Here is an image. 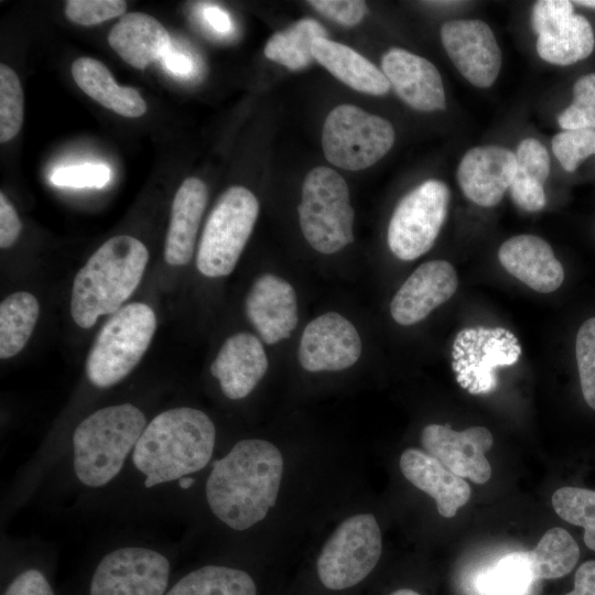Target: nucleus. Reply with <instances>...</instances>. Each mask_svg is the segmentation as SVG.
<instances>
[{"mask_svg":"<svg viewBox=\"0 0 595 595\" xmlns=\"http://www.w3.org/2000/svg\"><path fill=\"white\" fill-rule=\"evenodd\" d=\"M283 469L282 453L273 443L238 441L213 463L205 484L209 510L235 531L255 527L277 504Z\"/></svg>","mask_w":595,"mask_h":595,"instance_id":"f257e3e1","label":"nucleus"},{"mask_svg":"<svg viewBox=\"0 0 595 595\" xmlns=\"http://www.w3.org/2000/svg\"><path fill=\"white\" fill-rule=\"evenodd\" d=\"M216 428L202 410L176 407L149 421L131 464L147 488L170 484L204 469L213 457Z\"/></svg>","mask_w":595,"mask_h":595,"instance_id":"f03ea898","label":"nucleus"},{"mask_svg":"<svg viewBox=\"0 0 595 595\" xmlns=\"http://www.w3.org/2000/svg\"><path fill=\"white\" fill-rule=\"evenodd\" d=\"M148 260V249L132 236L105 241L75 275L71 298L74 322L87 329L99 316L120 310L139 285Z\"/></svg>","mask_w":595,"mask_h":595,"instance_id":"7ed1b4c3","label":"nucleus"},{"mask_svg":"<svg viewBox=\"0 0 595 595\" xmlns=\"http://www.w3.org/2000/svg\"><path fill=\"white\" fill-rule=\"evenodd\" d=\"M147 423L144 413L128 402L104 407L83 419L72 437L77 482L89 489L110 485L131 459Z\"/></svg>","mask_w":595,"mask_h":595,"instance_id":"20e7f679","label":"nucleus"},{"mask_svg":"<svg viewBox=\"0 0 595 595\" xmlns=\"http://www.w3.org/2000/svg\"><path fill=\"white\" fill-rule=\"evenodd\" d=\"M155 328V314L144 303H129L111 314L86 359L90 383L105 389L125 379L145 354Z\"/></svg>","mask_w":595,"mask_h":595,"instance_id":"39448f33","label":"nucleus"},{"mask_svg":"<svg viewBox=\"0 0 595 595\" xmlns=\"http://www.w3.org/2000/svg\"><path fill=\"white\" fill-rule=\"evenodd\" d=\"M298 214L304 238L321 253H335L354 240L347 183L327 166L314 167L304 178Z\"/></svg>","mask_w":595,"mask_h":595,"instance_id":"423d86ee","label":"nucleus"},{"mask_svg":"<svg viewBox=\"0 0 595 595\" xmlns=\"http://www.w3.org/2000/svg\"><path fill=\"white\" fill-rule=\"evenodd\" d=\"M259 203L244 186H231L218 198L205 223L196 255L198 271L209 278L235 269L253 230Z\"/></svg>","mask_w":595,"mask_h":595,"instance_id":"0eeeda50","label":"nucleus"},{"mask_svg":"<svg viewBox=\"0 0 595 595\" xmlns=\"http://www.w3.org/2000/svg\"><path fill=\"white\" fill-rule=\"evenodd\" d=\"M381 553L382 536L376 517L353 515L324 543L316 562L318 578L328 589L353 587L371 573Z\"/></svg>","mask_w":595,"mask_h":595,"instance_id":"6e6552de","label":"nucleus"},{"mask_svg":"<svg viewBox=\"0 0 595 595\" xmlns=\"http://www.w3.org/2000/svg\"><path fill=\"white\" fill-rule=\"evenodd\" d=\"M394 142L391 123L354 105L329 111L322 131V148L328 162L344 170L367 169L381 160Z\"/></svg>","mask_w":595,"mask_h":595,"instance_id":"1a4fd4ad","label":"nucleus"},{"mask_svg":"<svg viewBox=\"0 0 595 595\" xmlns=\"http://www.w3.org/2000/svg\"><path fill=\"white\" fill-rule=\"evenodd\" d=\"M173 563L162 551L123 545L106 552L94 565L84 595H165Z\"/></svg>","mask_w":595,"mask_h":595,"instance_id":"9d476101","label":"nucleus"},{"mask_svg":"<svg viewBox=\"0 0 595 595\" xmlns=\"http://www.w3.org/2000/svg\"><path fill=\"white\" fill-rule=\"evenodd\" d=\"M450 190L439 180H428L398 203L388 227V246L399 259L410 261L434 245L447 215Z\"/></svg>","mask_w":595,"mask_h":595,"instance_id":"9b49d317","label":"nucleus"},{"mask_svg":"<svg viewBox=\"0 0 595 595\" xmlns=\"http://www.w3.org/2000/svg\"><path fill=\"white\" fill-rule=\"evenodd\" d=\"M521 347L504 327H467L457 333L452 347V367L458 383L473 394L488 393L497 386L495 370L516 364Z\"/></svg>","mask_w":595,"mask_h":595,"instance_id":"f8f14e48","label":"nucleus"},{"mask_svg":"<svg viewBox=\"0 0 595 595\" xmlns=\"http://www.w3.org/2000/svg\"><path fill=\"white\" fill-rule=\"evenodd\" d=\"M441 40L452 63L470 84L487 88L495 83L501 67V51L486 22L447 21L441 28Z\"/></svg>","mask_w":595,"mask_h":595,"instance_id":"ddd939ff","label":"nucleus"},{"mask_svg":"<svg viewBox=\"0 0 595 595\" xmlns=\"http://www.w3.org/2000/svg\"><path fill=\"white\" fill-rule=\"evenodd\" d=\"M361 339L354 324L336 312L322 314L304 328L298 349L299 363L310 372L339 371L355 365Z\"/></svg>","mask_w":595,"mask_h":595,"instance_id":"4468645a","label":"nucleus"},{"mask_svg":"<svg viewBox=\"0 0 595 595\" xmlns=\"http://www.w3.org/2000/svg\"><path fill=\"white\" fill-rule=\"evenodd\" d=\"M421 444L429 455L462 478L485 484L491 476L485 453L491 448L494 439L484 426L455 431L448 425L429 424L422 430Z\"/></svg>","mask_w":595,"mask_h":595,"instance_id":"2eb2a0df","label":"nucleus"},{"mask_svg":"<svg viewBox=\"0 0 595 595\" xmlns=\"http://www.w3.org/2000/svg\"><path fill=\"white\" fill-rule=\"evenodd\" d=\"M245 311L260 338L269 345L290 337L299 322L293 286L272 273L256 279L247 293Z\"/></svg>","mask_w":595,"mask_h":595,"instance_id":"dca6fc26","label":"nucleus"},{"mask_svg":"<svg viewBox=\"0 0 595 595\" xmlns=\"http://www.w3.org/2000/svg\"><path fill=\"white\" fill-rule=\"evenodd\" d=\"M458 285L453 266L432 260L419 266L397 291L390 303L392 318L400 325H413L445 303Z\"/></svg>","mask_w":595,"mask_h":595,"instance_id":"f3484780","label":"nucleus"},{"mask_svg":"<svg viewBox=\"0 0 595 595\" xmlns=\"http://www.w3.org/2000/svg\"><path fill=\"white\" fill-rule=\"evenodd\" d=\"M517 171L516 155L499 145L468 150L457 167V182L464 195L484 207L497 205L510 188Z\"/></svg>","mask_w":595,"mask_h":595,"instance_id":"a211bd4d","label":"nucleus"},{"mask_svg":"<svg viewBox=\"0 0 595 595\" xmlns=\"http://www.w3.org/2000/svg\"><path fill=\"white\" fill-rule=\"evenodd\" d=\"M381 68L397 95L410 107L420 111L445 109L442 77L426 58L393 47L383 54Z\"/></svg>","mask_w":595,"mask_h":595,"instance_id":"6ab92c4d","label":"nucleus"},{"mask_svg":"<svg viewBox=\"0 0 595 595\" xmlns=\"http://www.w3.org/2000/svg\"><path fill=\"white\" fill-rule=\"evenodd\" d=\"M269 361L260 339L240 332L228 337L210 365V374L225 397L240 400L252 392L268 370Z\"/></svg>","mask_w":595,"mask_h":595,"instance_id":"aec40b11","label":"nucleus"},{"mask_svg":"<svg viewBox=\"0 0 595 595\" xmlns=\"http://www.w3.org/2000/svg\"><path fill=\"white\" fill-rule=\"evenodd\" d=\"M501 266L515 278L540 293L558 290L564 280V269L551 246L534 235H517L499 248Z\"/></svg>","mask_w":595,"mask_h":595,"instance_id":"412c9836","label":"nucleus"},{"mask_svg":"<svg viewBox=\"0 0 595 595\" xmlns=\"http://www.w3.org/2000/svg\"><path fill=\"white\" fill-rule=\"evenodd\" d=\"M402 475L416 488L431 496L439 513L452 518L470 498L468 483L448 470L436 458L418 448H407L399 461Z\"/></svg>","mask_w":595,"mask_h":595,"instance_id":"4be33fe9","label":"nucleus"},{"mask_svg":"<svg viewBox=\"0 0 595 595\" xmlns=\"http://www.w3.org/2000/svg\"><path fill=\"white\" fill-rule=\"evenodd\" d=\"M207 198V187L197 177L186 178L178 187L164 245V259L169 264L184 266L191 261Z\"/></svg>","mask_w":595,"mask_h":595,"instance_id":"5701e85b","label":"nucleus"},{"mask_svg":"<svg viewBox=\"0 0 595 595\" xmlns=\"http://www.w3.org/2000/svg\"><path fill=\"white\" fill-rule=\"evenodd\" d=\"M112 50L129 65L144 69L171 48L166 29L153 17L130 12L121 17L108 34Z\"/></svg>","mask_w":595,"mask_h":595,"instance_id":"b1692460","label":"nucleus"},{"mask_svg":"<svg viewBox=\"0 0 595 595\" xmlns=\"http://www.w3.org/2000/svg\"><path fill=\"white\" fill-rule=\"evenodd\" d=\"M313 55L332 75L355 90L379 96L390 89L385 74L347 45L320 37L313 43Z\"/></svg>","mask_w":595,"mask_h":595,"instance_id":"393cba45","label":"nucleus"},{"mask_svg":"<svg viewBox=\"0 0 595 595\" xmlns=\"http://www.w3.org/2000/svg\"><path fill=\"white\" fill-rule=\"evenodd\" d=\"M77 86L104 107L123 117H141L147 104L137 89L119 86L108 67L93 57H79L72 65Z\"/></svg>","mask_w":595,"mask_h":595,"instance_id":"a878e982","label":"nucleus"},{"mask_svg":"<svg viewBox=\"0 0 595 595\" xmlns=\"http://www.w3.org/2000/svg\"><path fill=\"white\" fill-rule=\"evenodd\" d=\"M595 47V34L591 22L574 13L551 34L537 40L539 56L551 64L567 66L587 58Z\"/></svg>","mask_w":595,"mask_h":595,"instance_id":"bb28decb","label":"nucleus"},{"mask_svg":"<svg viewBox=\"0 0 595 595\" xmlns=\"http://www.w3.org/2000/svg\"><path fill=\"white\" fill-rule=\"evenodd\" d=\"M40 314L39 302L29 292H15L0 304V358L19 354L35 327Z\"/></svg>","mask_w":595,"mask_h":595,"instance_id":"cd10ccee","label":"nucleus"},{"mask_svg":"<svg viewBox=\"0 0 595 595\" xmlns=\"http://www.w3.org/2000/svg\"><path fill=\"white\" fill-rule=\"evenodd\" d=\"M327 32L317 21L302 19L290 28L274 33L264 46L267 58L298 71L314 60L313 43L326 37Z\"/></svg>","mask_w":595,"mask_h":595,"instance_id":"c85d7f7f","label":"nucleus"},{"mask_svg":"<svg viewBox=\"0 0 595 595\" xmlns=\"http://www.w3.org/2000/svg\"><path fill=\"white\" fill-rule=\"evenodd\" d=\"M528 556L538 581L554 580L573 571L580 559V548L569 531L554 527L542 536Z\"/></svg>","mask_w":595,"mask_h":595,"instance_id":"c756f323","label":"nucleus"},{"mask_svg":"<svg viewBox=\"0 0 595 595\" xmlns=\"http://www.w3.org/2000/svg\"><path fill=\"white\" fill-rule=\"evenodd\" d=\"M537 581L528 552H515L485 570L477 587L485 595H528Z\"/></svg>","mask_w":595,"mask_h":595,"instance_id":"7c9ffc66","label":"nucleus"},{"mask_svg":"<svg viewBox=\"0 0 595 595\" xmlns=\"http://www.w3.org/2000/svg\"><path fill=\"white\" fill-rule=\"evenodd\" d=\"M552 506L563 520L585 529L584 542L595 551V490L571 486L559 488L552 495Z\"/></svg>","mask_w":595,"mask_h":595,"instance_id":"2f4dec72","label":"nucleus"},{"mask_svg":"<svg viewBox=\"0 0 595 595\" xmlns=\"http://www.w3.org/2000/svg\"><path fill=\"white\" fill-rule=\"evenodd\" d=\"M23 122V91L17 73L0 65V141L12 140Z\"/></svg>","mask_w":595,"mask_h":595,"instance_id":"473e14b6","label":"nucleus"},{"mask_svg":"<svg viewBox=\"0 0 595 595\" xmlns=\"http://www.w3.org/2000/svg\"><path fill=\"white\" fill-rule=\"evenodd\" d=\"M573 98L558 117L562 130L595 129V73L581 76L573 86Z\"/></svg>","mask_w":595,"mask_h":595,"instance_id":"72a5a7b5","label":"nucleus"},{"mask_svg":"<svg viewBox=\"0 0 595 595\" xmlns=\"http://www.w3.org/2000/svg\"><path fill=\"white\" fill-rule=\"evenodd\" d=\"M561 166L574 172L587 158L595 155V129L562 130L551 141Z\"/></svg>","mask_w":595,"mask_h":595,"instance_id":"f704fd0d","label":"nucleus"},{"mask_svg":"<svg viewBox=\"0 0 595 595\" xmlns=\"http://www.w3.org/2000/svg\"><path fill=\"white\" fill-rule=\"evenodd\" d=\"M575 356L584 400L595 410V316L578 328Z\"/></svg>","mask_w":595,"mask_h":595,"instance_id":"c9c22d12","label":"nucleus"},{"mask_svg":"<svg viewBox=\"0 0 595 595\" xmlns=\"http://www.w3.org/2000/svg\"><path fill=\"white\" fill-rule=\"evenodd\" d=\"M516 155L517 171L513 180L542 185L550 173V156L545 147L534 138L523 139Z\"/></svg>","mask_w":595,"mask_h":595,"instance_id":"e433bc0d","label":"nucleus"},{"mask_svg":"<svg viewBox=\"0 0 595 595\" xmlns=\"http://www.w3.org/2000/svg\"><path fill=\"white\" fill-rule=\"evenodd\" d=\"M127 2L122 0H68L66 17L80 25H95L125 13Z\"/></svg>","mask_w":595,"mask_h":595,"instance_id":"4c0bfd02","label":"nucleus"},{"mask_svg":"<svg viewBox=\"0 0 595 595\" xmlns=\"http://www.w3.org/2000/svg\"><path fill=\"white\" fill-rule=\"evenodd\" d=\"M1 595H57L48 574L29 565L13 572L3 583Z\"/></svg>","mask_w":595,"mask_h":595,"instance_id":"58836bf2","label":"nucleus"},{"mask_svg":"<svg viewBox=\"0 0 595 595\" xmlns=\"http://www.w3.org/2000/svg\"><path fill=\"white\" fill-rule=\"evenodd\" d=\"M111 176L110 169L100 163H85L57 169L51 176L52 183L68 187H102Z\"/></svg>","mask_w":595,"mask_h":595,"instance_id":"ea45409f","label":"nucleus"},{"mask_svg":"<svg viewBox=\"0 0 595 595\" xmlns=\"http://www.w3.org/2000/svg\"><path fill=\"white\" fill-rule=\"evenodd\" d=\"M574 14V3L569 0H540L532 9L531 24L536 34L547 35L555 31Z\"/></svg>","mask_w":595,"mask_h":595,"instance_id":"a19ab883","label":"nucleus"},{"mask_svg":"<svg viewBox=\"0 0 595 595\" xmlns=\"http://www.w3.org/2000/svg\"><path fill=\"white\" fill-rule=\"evenodd\" d=\"M309 3L325 17L346 26L359 23L367 11L365 1L358 0H313Z\"/></svg>","mask_w":595,"mask_h":595,"instance_id":"79ce46f5","label":"nucleus"},{"mask_svg":"<svg viewBox=\"0 0 595 595\" xmlns=\"http://www.w3.org/2000/svg\"><path fill=\"white\" fill-rule=\"evenodd\" d=\"M22 229L19 216L7 196L0 193V247H11Z\"/></svg>","mask_w":595,"mask_h":595,"instance_id":"37998d69","label":"nucleus"},{"mask_svg":"<svg viewBox=\"0 0 595 595\" xmlns=\"http://www.w3.org/2000/svg\"><path fill=\"white\" fill-rule=\"evenodd\" d=\"M565 595H595V560L578 566L574 575V588Z\"/></svg>","mask_w":595,"mask_h":595,"instance_id":"c03bdc74","label":"nucleus"},{"mask_svg":"<svg viewBox=\"0 0 595 595\" xmlns=\"http://www.w3.org/2000/svg\"><path fill=\"white\" fill-rule=\"evenodd\" d=\"M164 68L173 75L188 77L194 71V63L191 57L171 48L161 58Z\"/></svg>","mask_w":595,"mask_h":595,"instance_id":"a18cd8bd","label":"nucleus"},{"mask_svg":"<svg viewBox=\"0 0 595 595\" xmlns=\"http://www.w3.org/2000/svg\"><path fill=\"white\" fill-rule=\"evenodd\" d=\"M203 17L208 25L218 33L226 34L232 29L229 15L217 6L204 7Z\"/></svg>","mask_w":595,"mask_h":595,"instance_id":"49530a36","label":"nucleus"},{"mask_svg":"<svg viewBox=\"0 0 595 595\" xmlns=\"http://www.w3.org/2000/svg\"><path fill=\"white\" fill-rule=\"evenodd\" d=\"M389 595H421V594L411 588H400L390 593Z\"/></svg>","mask_w":595,"mask_h":595,"instance_id":"de8ad7c7","label":"nucleus"},{"mask_svg":"<svg viewBox=\"0 0 595 595\" xmlns=\"http://www.w3.org/2000/svg\"><path fill=\"white\" fill-rule=\"evenodd\" d=\"M573 3L584 8L595 9V0H580L573 1Z\"/></svg>","mask_w":595,"mask_h":595,"instance_id":"09e8293b","label":"nucleus"}]
</instances>
